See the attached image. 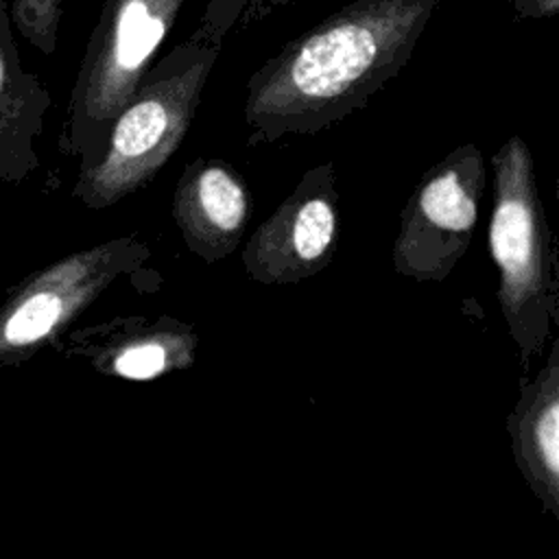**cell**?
<instances>
[{
    "instance_id": "cell-1",
    "label": "cell",
    "mask_w": 559,
    "mask_h": 559,
    "mask_svg": "<svg viewBox=\"0 0 559 559\" xmlns=\"http://www.w3.org/2000/svg\"><path fill=\"white\" fill-rule=\"evenodd\" d=\"M441 0H352L245 83L247 146L314 135L376 98L411 61Z\"/></svg>"
},
{
    "instance_id": "cell-2",
    "label": "cell",
    "mask_w": 559,
    "mask_h": 559,
    "mask_svg": "<svg viewBox=\"0 0 559 559\" xmlns=\"http://www.w3.org/2000/svg\"><path fill=\"white\" fill-rule=\"evenodd\" d=\"M221 50L188 37L151 63L114 118L98 162L79 175L74 199L103 210L157 177L190 131Z\"/></svg>"
},
{
    "instance_id": "cell-3",
    "label": "cell",
    "mask_w": 559,
    "mask_h": 559,
    "mask_svg": "<svg viewBox=\"0 0 559 559\" xmlns=\"http://www.w3.org/2000/svg\"><path fill=\"white\" fill-rule=\"evenodd\" d=\"M489 253L498 271V304L528 358L557 319L552 238L537 190L535 164L522 135L507 138L491 155Z\"/></svg>"
},
{
    "instance_id": "cell-4",
    "label": "cell",
    "mask_w": 559,
    "mask_h": 559,
    "mask_svg": "<svg viewBox=\"0 0 559 559\" xmlns=\"http://www.w3.org/2000/svg\"><path fill=\"white\" fill-rule=\"evenodd\" d=\"M183 0H103L70 96L66 151L92 168L109 127L157 59Z\"/></svg>"
},
{
    "instance_id": "cell-5",
    "label": "cell",
    "mask_w": 559,
    "mask_h": 559,
    "mask_svg": "<svg viewBox=\"0 0 559 559\" xmlns=\"http://www.w3.org/2000/svg\"><path fill=\"white\" fill-rule=\"evenodd\" d=\"M485 186V157L472 142L432 164L400 214L391 251L395 273L417 282L445 280L472 245Z\"/></svg>"
},
{
    "instance_id": "cell-6",
    "label": "cell",
    "mask_w": 559,
    "mask_h": 559,
    "mask_svg": "<svg viewBox=\"0 0 559 559\" xmlns=\"http://www.w3.org/2000/svg\"><path fill=\"white\" fill-rule=\"evenodd\" d=\"M151 247L135 234L74 251L31 275L0 306V365L20 362L68 328L107 286L135 273Z\"/></svg>"
},
{
    "instance_id": "cell-7",
    "label": "cell",
    "mask_w": 559,
    "mask_h": 559,
    "mask_svg": "<svg viewBox=\"0 0 559 559\" xmlns=\"http://www.w3.org/2000/svg\"><path fill=\"white\" fill-rule=\"evenodd\" d=\"M341 192L332 162L308 168L242 251L249 280L286 286L321 273L338 247Z\"/></svg>"
},
{
    "instance_id": "cell-8",
    "label": "cell",
    "mask_w": 559,
    "mask_h": 559,
    "mask_svg": "<svg viewBox=\"0 0 559 559\" xmlns=\"http://www.w3.org/2000/svg\"><path fill=\"white\" fill-rule=\"evenodd\" d=\"M245 177L225 159L188 162L173 192V221L190 253L207 264L231 255L251 218Z\"/></svg>"
},
{
    "instance_id": "cell-9",
    "label": "cell",
    "mask_w": 559,
    "mask_h": 559,
    "mask_svg": "<svg viewBox=\"0 0 559 559\" xmlns=\"http://www.w3.org/2000/svg\"><path fill=\"white\" fill-rule=\"evenodd\" d=\"M197 338L190 328L170 317L155 323H127L124 334L116 336L98 352V365L129 380H151L168 369L192 360Z\"/></svg>"
},
{
    "instance_id": "cell-10",
    "label": "cell",
    "mask_w": 559,
    "mask_h": 559,
    "mask_svg": "<svg viewBox=\"0 0 559 559\" xmlns=\"http://www.w3.org/2000/svg\"><path fill=\"white\" fill-rule=\"evenodd\" d=\"M559 343L552 345L548 365L539 373L533 400L522 417L520 441L528 472L550 500L559 489Z\"/></svg>"
},
{
    "instance_id": "cell-11",
    "label": "cell",
    "mask_w": 559,
    "mask_h": 559,
    "mask_svg": "<svg viewBox=\"0 0 559 559\" xmlns=\"http://www.w3.org/2000/svg\"><path fill=\"white\" fill-rule=\"evenodd\" d=\"M297 0H207L190 39L223 48L227 37L242 33Z\"/></svg>"
},
{
    "instance_id": "cell-12",
    "label": "cell",
    "mask_w": 559,
    "mask_h": 559,
    "mask_svg": "<svg viewBox=\"0 0 559 559\" xmlns=\"http://www.w3.org/2000/svg\"><path fill=\"white\" fill-rule=\"evenodd\" d=\"M13 20L22 35L41 52H52L63 0H13Z\"/></svg>"
},
{
    "instance_id": "cell-13",
    "label": "cell",
    "mask_w": 559,
    "mask_h": 559,
    "mask_svg": "<svg viewBox=\"0 0 559 559\" xmlns=\"http://www.w3.org/2000/svg\"><path fill=\"white\" fill-rule=\"evenodd\" d=\"M24 107L26 100L15 103L11 98V83H9V70H7V59H4V50L0 44V133H4L13 118L17 116L20 120H24Z\"/></svg>"
},
{
    "instance_id": "cell-14",
    "label": "cell",
    "mask_w": 559,
    "mask_h": 559,
    "mask_svg": "<svg viewBox=\"0 0 559 559\" xmlns=\"http://www.w3.org/2000/svg\"><path fill=\"white\" fill-rule=\"evenodd\" d=\"M513 11L520 20H546L559 13V0H513Z\"/></svg>"
}]
</instances>
